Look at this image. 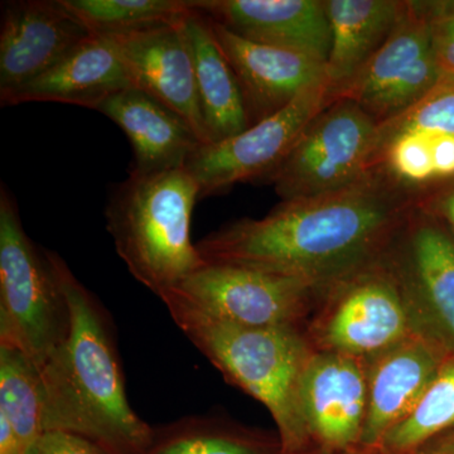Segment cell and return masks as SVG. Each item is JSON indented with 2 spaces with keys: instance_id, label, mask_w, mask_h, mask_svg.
<instances>
[{
  "instance_id": "25",
  "label": "cell",
  "mask_w": 454,
  "mask_h": 454,
  "mask_svg": "<svg viewBox=\"0 0 454 454\" xmlns=\"http://www.w3.org/2000/svg\"><path fill=\"white\" fill-rule=\"evenodd\" d=\"M92 35H110L176 22L192 0H62Z\"/></svg>"
},
{
  "instance_id": "3",
  "label": "cell",
  "mask_w": 454,
  "mask_h": 454,
  "mask_svg": "<svg viewBox=\"0 0 454 454\" xmlns=\"http://www.w3.org/2000/svg\"><path fill=\"white\" fill-rule=\"evenodd\" d=\"M160 300L179 330L227 380L270 411L282 454H300L313 448L300 400L301 376L313 352L297 327L229 324L172 295Z\"/></svg>"
},
{
  "instance_id": "14",
  "label": "cell",
  "mask_w": 454,
  "mask_h": 454,
  "mask_svg": "<svg viewBox=\"0 0 454 454\" xmlns=\"http://www.w3.org/2000/svg\"><path fill=\"white\" fill-rule=\"evenodd\" d=\"M211 23L215 37L238 77L250 127L284 109L307 90L327 83L322 62L247 40L214 20Z\"/></svg>"
},
{
  "instance_id": "32",
  "label": "cell",
  "mask_w": 454,
  "mask_h": 454,
  "mask_svg": "<svg viewBox=\"0 0 454 454\" xmlns=\"http://www.w3.org/2000/svg\"><path fill=\"white\" fill-rule=\"evenodd\" d=\"M300 454H379L378 450H365V448H354L348 450H328L313 447L309 450Z\"/></svg>"
},
{
  "instance_id": "6",
  "label": "cell",
  "mask_w": 454,
  "mask_h": 454,
  "mask_svg": "<svg viewBox=\"0 0 454 454\" xmlns=\"http://www.w3.org/2000/svg\"><path fill=\"white\" fill-rule=\"evenodd\" d=\"M379 122L354 101L336 98L309 122L265 182L282 201L336 192L372 169Z\"/></svg>"
},
{
  "instance_id": "10",
  "label": "cell",
  "mask_w": 454,
  "mask_h": 454,
  "mask_svg": "<svg viewBox=\"0 0 454 454\" xmlns=\"http://www.w3.org/2000/svg\"><path fill=\"white\" fill-rule=\"evenodd\" d=\"M439 82L423 2H402L387 40L336 98L354 101L381 125L417 106Z\"/></svg>"
},
{
  "instance_id": "12",
  "label": "cell",
  "mask_w": 454,
  "mask_h": 454,
  "mask_svg": "<svg viewBox=\"0 0 454 454\" xmlns=\"http://www.w3.org/2000/svg\"><path fill=\"white\" fill-rule=\"evenodd\" d=\"M90 35L62 0L3 2L0 94L37 79Z\"/></svg>"
},
{
  "instance_id": "27",
  "label": "cell",
  "mask_w": 454,
  "mask_h": 454,
  "mask_svg": "<svg viewBox=\"0 0 454 454\" xmlns=\"http://www.w3.org/2000/svg\"><path fill=\"white\" fill-rule=\"evenodd\" d=\"M428 20L439 83L454 85V2H423Z\"/></svg>"
},
{
  "instance_id": "20",
  "label": "cell",
  "mask_w": 454,
  "mask_h": 454,
  "mask_svg": "<svg viewBox=\"0 0 454 454\" xmlns=\"http://www.w3.org/2000/svg\"><path fill=\"white\" fill-rule=\"evenodd\" d=\"M404 230L406 260L400 276L454 348V241L418 205Z\"/></svg>"
},
{
  "instance_id": "2",
  "label": "cell",
  "mask_w": 454,
  "mask_h": 454,
  "mask_svg": "<svg viewBox=\"0 0 454 454\" xmlns=\"http://www.w3.org/2000/svg\"><path fill=\"white\" fill-rule=\"evenodd\" d=\"M70 307V331L38 369L44 432L86 438L106 454H143L154 429L133 411L112 319L59 254L47 250Z\"/></svg>"
},
{
  "instance_id": "13",
  "label": "cell",
  "mask_w": 454,
  "mask_h": 454,
  "mask_svg": "<svg viewBox=\"0 0 454 454\" xmlns=\"http://www.w3.org/2000/svg\"><path fill=\"white\" fill-rule=\"evenodd\" d=\"M361 358L313 352L301 376V411L313 447H361L367 413V372Z\"/></svg>"
},
{
  "instance_id": "4",
  "label": "cell",
  "mask_w": 454,
  "mask_h": 454,
  "mask_svg": "<svg viewBox=\"0 0 454 454\" xmlns=\"http://www.w3.org/2000/svg\"><path fill=\"white\" fill-rule=\"evenodd\" d=\"M200 187L184 168L130 175L110 192L106 229L131 276L162 298L206 264L191 240Z\"/></svg>"
},
{
  "instance_id": "24",
  "label": "cell",
  "mask_w": 454,
  "mask_h": 454,
  "mask_svg": "<svg viewBox=\"0 0 454 454\" xmlns=\"http://www.w3.org/2000/svg\"><path fill=\"white\" fill-rule=\"evenodd\" d=\"M0 417L16 433L25 453L44 433L40 372L22 352L0 345Z\"/></svg>"
},
{
  "instance_id": "21",
  "label": "cell",
  "mask_w": 454,
  "mask_h": 454,
  "mask_svg": "<svg viewBox=\"0 0 454 454\" xmlns=\"http://www.w3.org/2000/svg\"><path fill=\"white\" fill-rule=\"evenodd\" d=\"M402 2L397 0H325L331 26V50L325 64L334 100L389 37Z\"/></svg>"
},
{
  "instance_id": "11",
  "label": "cell",
  "mask_w": 454,
  "mask_h": 454,
  "mask_svg": "<svg viewBox=\"0 0 454 454\" xmlns=\"http://www.w3.org/2000/svg\"><path fill=\"white\" fill-rule=\"evenodd\" d=\"M182 18L106 37L121 57L131 86L178 114L202 145H208L197 95L195 67Z\"/></svg>"
},
{
  "instance_id": "29",
  "label": "cell",
  "mask_w": 454,
  "mask_h": 454,
  "mask_svg": "<svg viewBox=\"0 0 454 454\" xmlns=\"http://www.w3.org/2000/svg\"><path fill=\"white\" fill-rule=\"evenodd\" d=\"M424 131V130H423ZM435 178L454 177V136L430 133Z\"/></svg>"
},
{
  "instance_id": "19",
  "label": "cell",
  "mask_w": 454,
  "mask_h": 454,
  "mask_svg": "<svg viewBox=\"0 0 454 454\" xmlns=\"http://www.w3.org/2000/svg\"><path fill=\"white\" fill-rule=\"evenodd\" d=\"M181 25L192 55L208 145L231 138L250 127L238 77L215 37L210 18L192 8Z\"/></svg>"
},
{
  "instance_id": "22",
  "label": "cell",
  "mask_w": 454,
  "mask_h": 454,
  "mask_svg": "<svg viewBox=\"0 0 454 454\" xmlns=\"http://www.w3.org/2000/svg\"><path fill=\"white\" fill-rule=\"evenodd\" d=\"M143 454H282L279 439L220 419L191 417L160 429Z\"/></svg>"
},
{
  "instance_id": "5",
  "label": "cell",
  "mask_w": 454,
  "mask_h": 454,
  "mask_svg": "<svg viewBox=\"0 0 454 454\" xmlns=\"http://www.w3.org/2000/svg\"><path fill=\"white\" fill-rule=\"evenodd\" d=\"M70 307L46 249L27 235L16 197L0 186V345L37 370L67 337Z\"/></svg>"
},
{
  "instance_id": "26",
  "label": "cell",
  "mask_w": 454,
  "mask_h": 454,
  "mask_svg": "<svg viewBox=\"0 0 454 454\" xmlns=\"http://www.w3.org/2000/svg\"><path fill=\"white\" fill-rule=\"evenodd\" d=\"M404 130H424L454 136L453 83H439L417 106L393 121L381 124L379 138Z\"/></svg>"
},
{
  "instance_id": "7",
  "label": "cell",
  "mask_w": 454,
  "mask_h": 454,
  "mask_svg": "<svg viewBox=\"0 0 454 454\" xmlns=\"http://www.w3.org/2000/svg\"><path fill=\"white\" fill-rule=\"evenodd\" d=\"M384 255L331 283L336 297L319 331L324 351L378 356L417 333L399 269Z\"/></svg>"
},
{
  "instance_id": "30",
  "label": "cell",
  "mask_w": 454,
  "mask_h": 454,
  "mask_svg": "<svg viewBox=\"0 0 454 454\" xmlns=\"http://www.w3.org/2000/svg\"><path fill=\"white\" fill-rule=\"evenodd\" d=\"M420 454H454V435H450L443 441L439 442L435 446L424 447L423 450H420Z\"/></svg>"
},
{
  "instance_id": "23",
  "label": "cell",
  "mask_w": 454,
  "mask_h": 454,
  "mask_svg": "<svg viewBox=\"0 0 454 454\" xmlns=\"http://www.w3.org/2000/svg\"><path fill=\"white\" fill-rule=\"evenodd\" d=\"M452 427L454 354L442 364L411 413L387 433L376 450L380 454H415Z\"/></svg>"
},
{
  "instance_id": "15",
  "label": "cell",
  "mask_w": 454,
  "mask_h": 454,
  "mask_svg": "<svg viewBox=\"0 0 454 454\" xmlns=\"http://www.w3.org/2000/svg\"><path fill=\"white\" fill-rule=\"evenodd\" d=\"M193 8L247 40L327 64L331 26L325 0H192Z\"/></svg>"
},
{
  "instance_id": "17",
  "label": "cell",
  "mask_w": 454,
  "mask_h": 454,
  "mask_svg": "<svg viewBox=\"0 0 454 454\" xmlns=\"http://www.w3.org/2000/svg\"><path fill=\"white\" fill-rule=\"evenodd\" d=\"M130 88L129 76L109 38L90 35L37 79L0 94V106L61 103L98 110L107 98Z\"/></svg>"
},
{
  "instance_id": "9",
  "label": "cell",
  "mask_w": 454,
  "mask_h": 454,
  "mask_svg": "<svg viewBox=\"0 0 454 454\" xmlns=\"http://www.w3.org/2000/svg\"><path fill=\"white\" fill-rule=\"evenodd\" d=\"M331 101L327 83L316 86L231 138L200 145L186 163L199 184L200 199L217 195L236 184L264 181Z\"/></svg>"
},
{
  "instance_id": "8",
  "label": "cell",
  "mask_w": 454,
  "mask_h": 454,
  "mask_svg": "<svg viewBox=\"0 0 454 454\" xmlns=\"http://www.w3.org/2000/svg\"><path fill=\"white\" fill-rule=\"evenodd\" d=\"M321 288L325 286L294 277L206 262L164 295L229 324L297 327L309 310L313 293Z\"/></svg>"
},
{
  "instance_id": "1",
  "label": "cell",
  "mask_w": 454,
  "mask_h": 454,
  "mask_svg": "<svg viewBox=\"0 0 454 454\" xmlns=\"http://www.w3.org/2000/svg\"><path fill=\"white\" fill-rule=\"evenodd\" d=\"M417 205V196L372 169L336 192L282 201L262 219L236 220L197 249L207 264L327 286L381 258Z\"/></svg>"
},
{
  "instance_id": "16",
  "label": "cell",
  "mask_w": 454,
  "mask_h": 454,
  "mask_svg": "<svg viewBox=\"0 0 454 454\" xmlns=\"http://www.w3.org/2000/svg\"><path fill=\"white\" fill-rule=\"evenodd\" d=\"M450 355L442 343L415 333L376 356L367 372V413L361 448L376 450L411 413Z\"/></svg>"
},
{
  "instance_id": "28",
  "label": "cell",
  "mask_w": 454,
  "mask_h": 454,
  "mask_svg": "<svg viewBox=\"0 0 454 454\" xmlns=\"http://www.w3.org/2000/svg\"><path fill=\"white\" fill-rule=\"evenodd\" d=\"M28 454H106L97 444L71 433L49 430L38 438Z\"/></svg>"
},
{
  "instance_id": "31",
  "label": "cell",
  "mask_w": 454,
  "mask_h": 454,
  "mask_svg": "<svg viewBox=\"0 0 454 454\" xmlns=\"http://www.w3.org/2000/svg\"><path fill=\"white\" fill-rule=\"evenodd\" d=\"M439 212H442L444 219L448 221L450 226H452L454 231V190L452 192L448 193L438 205Z\"/></svg>"
},
{
  "instance_id": "33",
  "label": "cell",
  "mask_w": 454,
  "mask_h": 454,
  "mask_svg": "<svg viewBox=\"0 0 454 454\" xmlns=\"http://www.w3.org/2000/svg\"><path fill=\"white\" fill-rule=\"evenodd\" d=\"M379 454H380V453H379ZM415 454H420V453H415Z\"/></svg>"
},
{
  "instance_id": "18",
  "label": "cell",
  "mask_w": 454,
  "mask_h": 454,
  "mask_svg": "<svg viewBox=\"0 0 454 454\" xmlns=\"http://www.w3.org/2000/svg\"><path fill=\"white\" fill-rule=\"evenodd\" d=\"M98 112L115 122L129 139L130 175L184 168L202 145L184 119L142 90H122L101 104Z\"/></svg>"
}]
</instances>
